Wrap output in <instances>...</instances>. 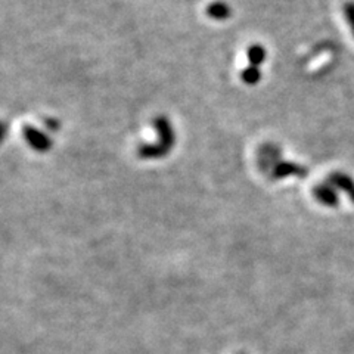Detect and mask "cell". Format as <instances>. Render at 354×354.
<instances>
[{
	"mask_svg": "<svg viewBox=\"0 0 354 354\" xmlns=\"http://www.w3.org/2000/svg\"><path fill=\"white\" fill-rule=\"evenodd\" d=\"M207 15L216 21H225L232 15V9L226 2H213L207 6Z\"/></svg>",
	"mask_w": 354,
	"mask_h": 354,
	"instance_id": "8992f818",
	"label": "cell"
},
{
	"mask_svg": "<svg viewBox=\"0 0 354 354\" xmlns=\"http://www.w3.org/2000/svg\"><path fill=\"white\" fill-rule=\"evenodd\" d=\"M22 136H24L28 145L37 152H46L52 148V139L46 135V133H43L41 130L32 126L27 124L22 127Z\"/></svg>",
	"mask_w": 354,
	"mask_h": 354,
	"instance_id": "7a4b0ae2",
	"label": "cell"
},
{
	"mask_svg": "<svg viewBox=\"0 0 354 354\" xmlns=\"http://www.w3.org/2000/svg\"><path fill=\"white\" fill-rule=\"evenodd\" d=\"M344 15H346V19H347L348 26L351 28L353 37H354V3L353 2L344 5Z\"/></svg>",
	"mask_w": 354,
	"mask_h": 354,
	"instance_id": "9c48e42d",
	"label": "cell"
},
{
	"mask_svg": "<svg viewBox=\"0 0 354 354\" xmlns=\"http://www.w3.org/2000/svg\"><path fill=\"white\" fill-rule=\"evenodd\" d=\"M313 195L320 204H324L326 207H337L339 204L335 187H332L328 182L324 185H316L313 189Z\"/></svg>",
	"mask_w": 354,
	"mask_h": 354,
	"instance_id": "277c9868",
	"label": "cell"
},
{
	"mask_svg": "<svg viewBox=\"0 0 354 354\" xmlns=\"http://www.w3.org/2000/svg\"><path fill=\"white\" fill-rule=\"evenodd\" d=\"M153 126L158 131V143H155V145H142L138 148V155L140 158H145V160H157L164 157V155H167L170 152V149L174 145V131L173 127L170 124V121L160 115L153 120Z\"/></svg>",
	"mask_w": 354,
	"mask_h": 354,
	"instance_id": "6da1fadb",
	"label": "cell"
},
{
	"mask_svg": "<svg viewBox=\"0 0 354 354\" xmlns=\"http://www.w3.org/2000/svg\"><path fill=\"white\" fill-rule=\"evenodd\" d=\"M332 187L335 189H339L342 192H346L348 195V198L351 199V203L354 204V180L353 177L346 174V173H332L329 174L328 180H326Z\"/></svg>",
	"mask_w": 354,
	"mask_h": 354,
	"instance_id": "3957f363",
	"label": "cell"
},
{
	"mask_svg": "<svg viewBox=\"0 0 354 354\" xmlns=\"http://www.w3.org/2000/svg\"><path fill=\"white\" fill-rule=\"evenodd\" d=\"M44 124H46V126H48L50 130H53V131H57V130H58V127H61L59 121L53 120V118H48L46 121H44Z\"/></svg>",
	"mask_w": 354,
	"mask_h": 354,
	"instance_id": "30bf717a",
	"label": "cell"
},
{
	"mask_svg": "<svg viewBox=\"0 0 354 354\" xmlns=\"http://www.w3.org/2000/svg\"><path fill=\"white\" fill-rule=\"evenodd\" d=\"M247 55H248V59H250L251 65L259 66L266 59V49L261 46V44H252L251 48H248Z\"/></svg>",
	"mask_w": 354,
	"mask_h": 354,
	"instance_id": "52a82bcc",
	"label": "cell"
},
{
	"mask_svg": "<svg viewBox=\"0 0 354 354\" xmlns=\"http://www.w3.org/2000/svg\"><path fill=\"white\" fill-rule=\"evenodd\" d=\"M241 79L243 80V83H247L250 86L257 84L261 80V71L259 70V66L251 65L250 68H245L241 74Z\"/></svg>",
	"mask_w": 354,
	"mask_h": 354,
	"instance_id": "ba28073f",
	"label": "cell"
},
{
	"mask_svg": "<svg viewBox=\"0 0 354 354\" xmlns=\"http://www.w3.org/2000/svg\"><path fill=\"white\" fill-rule=\"evenodd\" d=\"M307 173H308L307 169H304L303 165L294 164V162H279V164H276L274 169H273L274 179H283V177L290 176V174L303 177Z\"/></svg>",
	"mask_w": 354,
	"mask_h": 354,
	"instance_id": "5b68a950",
	"label": "cell"
}]
</instances>
